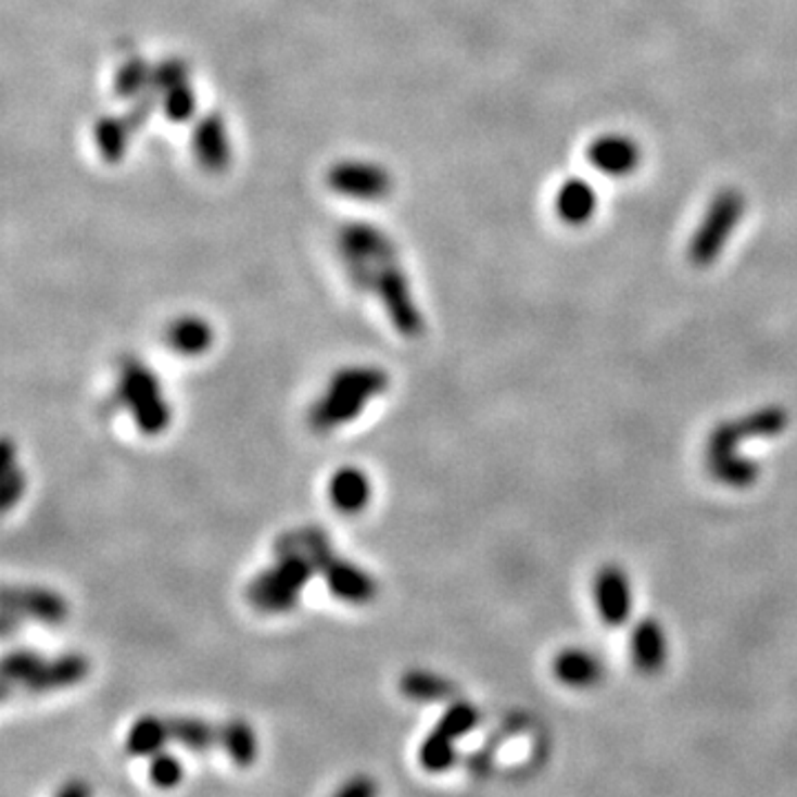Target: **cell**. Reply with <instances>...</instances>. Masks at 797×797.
Segmentation results:
<instances>
[{"label": "cell", "mask_w": 797, "mask_h": 797, "mask_svg": "<svg viewBox=\"0 0 797 797\" xmlns=\"http://www.w3.org/2000/svg\"><path fill=\"white\" fill-rule=\"evenodd\" d=\"M168 743L166 720L157 716H142L127 733V751L134 758H151Z\"/></svg>", "instance_id": "cell-16"}, {"label": "cell", "mask_w": 797, "mask_h": 797, "mask_svg": "<svg viewBox=\"0 0 797 797\" xmlns=\"http://www.w3.org/2000/svg\"><path fill=\"white\" fill-rule=\"evenodd\" d=\"M402 694L410 700H419V703H434V700H445L452 696V687L450 682L434 675V673H426V671H410L402 678Z\"/></svg>", "instance_id": "cell-20"}, {"label": "cell", "mask_w": 797, "mask_h": 797, "mask_svg": "<svg viewBox=\"0 0 797 797\" xmlns=\"http://www.w3.org/2000/svg\"><path fill=\"white\" fill-rule=\"evenodd\" d=\"M477 722H479V711L472 705L454 703L439 720L434 733L447 739V743H454V739H459L466 733H470L477 726Z\"/></svg>", "instance_id": "cell-22"}, {"label": "cell", "mask_w": 797, "mask_h": 797, "mask_svg": "<svg viewBox=\"0 0 797 797\" xmlns=\"http://www.w3.org/2000/svg\"><path fill=\"white\" fill-rule=\"evenodd\" d=\"M372 793H375V784L370 780H366V777L351 780L344 788L339 790V795H355V797H359V795H372Z\"/></svg>", "instance_id": "cell-26"}, {"label": "cell", "mask_w": 797, "mask_h": 797, "mask_svg": "<svg viewBox=\"0 0 797 797\" xmlns=\"http://www.w3.org/2000/svg\"><path fill=\"white\" fill-rule=\"evenodd\" d=\"M298 545L308 554V558L315 562L317 574L324 577L328 590L346 603L364 605L375 598L377 583L359 569L357 565L344 560L341 556L332 554L330 541L324 530L306 528L293 532Z\"/></svg>", "instance_id": "cell-4"}, {"label": "cell", "mask_w": 797, "mask_h": 797, "mask_svg": "<svg viewBox=\"0 0 797 797\" xmlns=\"http://www.w3.org/2000/svg\"><path fill=\"white\" fill-rule=\"evenodd\" d=\"M377 287L396 330L406 337H417L421 332V317L417 306L413 304L404 275L390 266L379 275Z\"/></svg>", "instance_id": "cell-9"}, {"label": "cell", "mask_w": 797, "mask_h": 797, "mask_svg": "<svg viewBox=\"0 0 797 797\" xmlns=\"http://www.w3.org/2000/svg\"><path fill=\"white\" fill-rule=\"evenodd\" d=\"M556 206L567 222H587L596 208V193L585 182H565L558 191Z\"/></svg>", "instance_id": "cell-18"}, {"label": "cell", "mask_w": 797, "mask_h": 797, "mask_svg": "<svg viewBox=\"0 0 797 797\" xmlns=\"http://www.w3.org/2000/svg\"><path fill=\"white\" fill-rule=\"evenodd\" d=\"M168 344L176 353L195 357L211 346V326L198 317H185L168 328Z\"/></svg>", "instance_id": "cell-17"}, {"label": "cell", "mask_w": 797, "mask_h": 797, "mask_svg": "<svg viewBox=\"0 0 797 797\" xmlns=\"http://www.w3.org/2000/svg\"><path fill=\"white\" fill-rule=\"evenodd\" d=\"M711 470L716 475V479H720L722 483L731 485V488H749L756 483L760 468L749 461L737 457V454H722V457H711L709 459Z\"/></svg>", "instance_id": "cell-21"}, {"label": "cell", "mask_w": 797, "mask_h": 797, "mask_svg": "<svg viewBox=\"0 0 797 797\" xmlns=\"http://www.w3.org/2000/svg\"><path fill=\"white\" fill-rule=\"evenodd\" d=\"M118 394L121 402L131 410L140 432L155 437L168 428V404L162 394L160 381L147 366L129 362L121 372Z\"/></svg>", "instance_id": "cell-5"}, {"label": "cell", "mask_w": 797, "mask_h": 797, "mask_svg": "<svg viewBox=\"0 0 797 797\" xmlns=\"http://www.w3.org/2000/svg\"><path fill=\"white\" fill-rule=\"evenodd\" d=\"M25 492V475L16 464V450L10 439L3 443V485H0V501L3 509L10 511Z\"/></svg>", "instance_id": "cell-23"}, {"label": "cell", "mask_w": 797, "mask_h": 797, "mask_svg": "<svg viewBox=\"0 0 797 797\" xmlns=\"http://www.w3.org/2000/svg\"><path fill=\"white\" fill-rule=\"evenodd\" d=\"M554 673L567 687L587 690L594 687L603 675V667L598 658L583 649H567L560 651L554 660Z\"/></svg>", "instance_id": "cell-14"}, {"label": "cell", "mask_w": 797, "mask_h": 797, "mask_svg": "<svg viewBox=\"0 0 797 797\" xmlns=\"http://www.w3.org/2000/svg\"><path fill=\"white\" fill-rule=\"evenodd\" d=\"M89 673V662L80 654H65L53 660H45L38 651L18 649L10 651L3 660V698L8 700L14 687L27 694H47L67 690L83 682Z\"/></svg>", "instance_id": "cell-3"}, {"label": "cell", "mask_w": 797, "mask_h": 797, "mask_svg": "<svg viewBox=\"0 0 797 797\" xmlns=\"http://www.w3.org/2000/svg\"><path fill=\"white\" fill-rule=\"evenodd\" d=\"M168 739H174L180 747L202 754L213 747L224 745V724H215L200 718H164Z\"/></svg>", "instance_id": "cell-10"}, {"label": "cell", "mask_w": 797, "mask_h": 797, "mask_svg": "<svg viewBox=\"0 0 797 797\" xmlns=\"http://www.w3.org/2000/svg\"><path fill=\"white\" fill-rule=\"evenodd\" d=\"M590 160L598 170H605V174L624 176L638 166L641 151L638 144L628 138L607 136L590 147Z\"/></svg>", "instance_id": "cell-11"}, {"label": "cell", "mask_w": 797, "mask_h": 797, "mask_svg": "<svg viewBox=\"0 0 797 797\" xmlns=\"http://www.w3.org/2000/svg\"><path fill=\"white\" fill-rule=\"evenodd\" d=\"M3 609L16 613L18 618H36L47 624H61L69 607L65 598L42 587H12L3 590Z\"/></svg>", "instance_id": "cell-7"}, {"label": "cell", "mask_w": 797, "mask_h": 797, "mask_svg": "<svg viewBox=\"0 0 797 797\" xmlns=\"http://www.w3.org/2000/svg\"><path fill=\"white\" fill-rule=\"evenodd\" d=\"M275 556V565L264 569L249 585L251 605L266 613L291 611L298 605L302 590L317 574L315 562L298 545L293 534L277 541Z\"/></svg>", "instance_id": "cell-1"}, {"label": "cell", "mask_w": 797, "mask_h": 797, "mask_svg": "<svg viewBox=\"0 0 797 797\" xmlns=\"http://www.w3.org/2000/svg\"><path fill=\"white\" fill-rule=\"evenodd\" d=\"M149 775H151L155 786L170 788V786H176L182 780V764H180L178 758H174L170 754L157 751L155 756H151Z\"/></svg>", "instance_id": "cell-25"}, {"label": "cell", "mask_w": 797, "mask_h": 797, "mask_svg": "<svg viewBox=\"0 0 797 797\" xmlns=\"http://www.w3.org/2000/svg\"><path fill=\"white\" fill-rule=\"evenodd\" d=\"M632 658L643 673H658L667 662V636L660 624L645 618L632 634Z\"/></svg>", "instance_id": "cell-12"}, {"label": "cell", "mask_w": 797, "mask_h": 797, "mask_svg": "<svg viewBox=\"0 0 797 797\" xmlns=\"http://www.w3.org/2000/svg\"><path fill=\"white\" fill-rule=\"evenodd\" d=\"M594 600L600 618L611 628H620V624L628 622L632 613V587L622 569H600L594 583Z\"/></svg>", "instance_id": "cell-8"}, {"label": "cell", "mask_w": 797, "mask_h": 797, "mask_svg": "<svg viewBox=\"0 0 797 797\" xmlns=\"http://www.w3.org/2000/svg\"><path fill=\"white\" fill-rule=\"evenodd\" d=\"M390 379L379 368H346L332 377L326 394L311 408V426L319 432L344 426L364 413L372 396L388 388Z\"/></svg>", "instance_id": "cell-2"}, {"label": "cell", "mask_w": 797, "mask_h": 797, "mask_svg": "<svg viewBox=\"0 0 797 797\" xmlns=\"http://www.w3.org/2000/svg\"><path fill=\"white\" fill-rule=\"evenodd\" d=\"M743 211H745L743 195L731 191L720 193V198L707 211V217L700 224V229L692 242V257L696 264H707L722 251L720 246L733 233L735 224L743 217Z\"/></svg>", "instance_id": "cell-6"}, {"label": "cell", "mask_w": 797, "mask_h": 797, "mask_svg": "<svg viewBox=\"0 0 797 797\" xmlns=\"http://www.w3.org/2000/svg\"><path fill=\"white\" fill-rule=\"evenodd\" d=\"M332 182L339 191L355 193V198H377L388 187V178L381 170L366 164H351L334 170Z\"/></svg>", "instance_id": "cell-15"}, {"label": "cell", "mask_w": 797, "mask_h": 797, "mask_svg": "<svg viewBox=\"0 0 797 797\" xmlns=\"http://www.w3.org/2000/svg\"><path fill=\"white\" fill-rule=\"evenodd\" d=\"M454 758H457L454 745L447 743V739H443L441 735H437L434 731L426 737V743L421 745V751H419V760L423 769L430 773L447 771L454 764Z\"/></svg>", "instance_id": "cell-24"}, {"label": "cell", "mask_w": 797, "mask_h": 797, "mask_svg": "<svg viewBox=\"0 0 797 797\" xmlns=\"http://www.w3.org/2000/svg\"><path fill=\"white\" fill-rule=\"evenodd\" d=\"M89 788L85 784H69L65 788H61V795H72V797H78V795H87Z\"/></svg>", "instance_id": "cell-27"}, {"label": "cell", "mask_w": 797, "mask_h": 797, "mask_svg": "<svg viewBox=\"0 0 797 797\" xmlns=\"http://www.w3.org/2000/svg\"><path fill=\"white\" fill-rule=\"evenodd\" d=\"M330 503L344 511V515H357L370 501V481L357 468H341L332 475L328 485Z\"/></svg>", "instance_id": "cell-13"}, {"label": "cell", "mask_w": 797, "mask_h": 797, "mask_svg": "<svg viewBox=\"0 0 797 797\" xmlns=\"http://www.w3.org/2000/svg\"><path fill=\"white\" fill-rule=\"evenodd\" d=\"M222 749L238 767H251L257 756V737L253 729L242 720L226 722Z\"/></svg>", "instance_id": "cell-19"}]
</instances>
